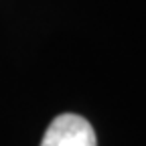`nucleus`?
I'll use <instances>...</instances> for the list:
<instances>
[{"instance_id": "obj_1", "label": "nucleus", "mask_w": 146, "mask_h": 146, "mask_svg": "<svg viewBox=\"0 0 146 146\" xmlns=\"http://www.w3.org/2000/svg\"><path fill=\"white\" fill-rule=\"evenodd\" d=\"M41 146H98V138L83 116L61 114L49 124Z\"/></svg>"}]
</instances>
